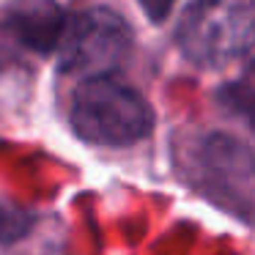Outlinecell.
Returning a JSON list of instances; mask_svg holds the SVG:
<instances>
[{"mask_svg": "<svg viewBox=\"0 0 255 255\" xmlns=\"http://www.w3.org/2000/svg\"><path fill=\"white\" fill-rule=\"evenodd\" d=\"M145 8H148V14L154 19H159V17H165L167 14V8H170V0H140Z\"/></svg>", "mask_w": 255, "mask_h": 255, "instance_id": "7", "label": "cell"}, {"mask_svg": "<svg viewBox=\"0 0 255 255\" xmlns=\"http://www.w3.org/2000/svg\"><path fill=\"white\" fill-rule=\"evenodd\" d=\"M69 121L85 143L121 148L143 140L154 129V110L134 88L105 74L77 85Z\"/></svg>", "mask_w": 255, "mask_h": 255, "instance_id": "1", "label": "cell"}, {"mask_svg": "<svg viewBox=\"0 0 255 255\" xmlns=\"http://www.w3.org/2000/svg\"><path fill=\"white\" fill-rule=\"evenodd\" d=\"M222 99H225V105L231 107L239 118H244V121L255 129V61L250 63L247 72H244L236 83H231L222 91Z\"/></svg>", "mask_w": 255, "mask_h": 255, "instance_id": "6", "label": "cell"}, {"mask_svg": "<svg viewBox=\"0 0 255 255\" xmlns=\"http://www.w3.org/2000/svg\"><path fill=\"white\" fill-rule=\"evenodd\" d=\"M132 50V30L110 8H88L66 19L58 52L61 69L80 80L113 74Z\"/></svg>", "mask_w": 255, "mask_h": 255, "instance_id": "4", "label": "cell"}, {"mask_svg": "<svg viewBox=\"0 0 255 255\" xmlns=\"http://www.w3.org/2000/svg\"><path fill=\"white\" fill-rule=\"evenodd\" d=\"M11 19L17 25L19 39L33 44L36 50H52V47H58L63 25H66V17L52 6L50 0H36V3L25 0L22 6H19V11L11 14Z\"/></svg>", "mask_w": 255, "mask_h": 255, "instance_id": "5", "label": "cell"}, {"mask_svg": "<svg viewBox=\"0 0 255 255\" xmlns=\"http://www.w3.org/2000/svg\"><path fill=\"white\" fill-rule=\"evenodd\" d=\"M176 39L198 66H225L255 47V0H189Z\"/></svg>", "mask_w": 255, "mask_h": 255, "instance_id": "3", "label": "cell"}, {"mask_svg": "<svg viewBox=\"0 0 255 255\" xmlns=\"http://www.w3.org/2000/svg\"><path fill=\"white\" fill-rule=\"evenodd\" d=\"M187 178L222 211L255 225V154L242 140L209 132L187 148Z\"/></svg>", "mask_w": 255, "mask_h": 255, "instance_id": "2", "label": "cell"}]
</instances>
